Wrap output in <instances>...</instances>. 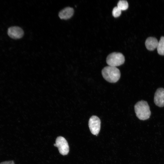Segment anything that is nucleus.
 <instances>
[{
	"label": "nucleus",
	"mask_w": 164,
	"mask_h": 164,
	"mask_svg": "<svg viewBox=\"0 0 164 164\" xmlns=\"http://www.w3.org/2000/svg\"><path fill=\"white\" fill-rule=\"evenodd\" d=\"M134 109L136 116L140 120H145L150 118L151 112L146 101L144 100L138 101L135 105Z\"/></svg>",
	"instance_id": "f257e3e1"
},
{
	"label": "nucleus",
	"mask_w": 164,
	"mask_h": 164,
	"mask_svg": "<svg viewBox=\"0 0 164 164\" xmlns=\"http://www.w3.org/2000/svg\"><path fill=\"white\" fill-rule=\"evenodd\" d=\"M7 33L11 38L18 39L21 38L24 34V32L20 27L17 26L10 27L8 29Z\"/></svg>",
	"instance_id": "423d86ee"
},
{
	"label": "nucleus",
	"mask_w": 164,
	"mask_h": 164,
	"mask_svg": "<svg viewBox=\"0 0 164 164\" xmlns=\"http://www.w3.org/2000/svg\"><path fill=\"white\" fill-rule=\"evenodd\" d=\"M54 145L58 148L60 153L63 155H67L69 152V148L68 143L66 139L63 137L60 136L57 137Z\"/></svg>",
	"instance_id": "20e7f679"
},
{
	"label": "nucleus",
	"mask_w": 164,
	"mask_h": 164,
	"mask_svg": "<svg viewBox=\"0 0 164 164\" xmlns=\"http://www.w3.org/2000/svg\"><path fill=\"white\" fill-rule=\"evenodd\" d=\"M102 74L103 78L110 83H115L120 78V70L116 67L108 66L104 67L102 70Z\"/></svg>",
	"instance_id": "f03ea898"
},
{
	"label": "nucleus",
	"mask_w": 164,
	"mask_h": 164,
	"mask_svg": "<svg viewBox=\"0 0 164 164\" xmlns=\"http://www.w3.org/2000/svg\"><path fill=\"white\" fill-rule=\"evenodd\" d=\"M88 125L93 134L97 135L98 134L101 128V121L98 117L95 115L91 117L89 121Z\"/></svg>",
	"instance_id": "39448f33"
},
{
	"label": "nucleus",
	"mask_w": 164,
	"mask_h": 164,
	"mask_svg": "<svg viewBox=\"0 0 164 164\" xmlns=\"http://www.w3.org/2000/svg\"><path fill=\"white\" fill-rule=\"evenodd\" d=\"M73 13L74 10L73 8L67 7L60 12L59 16L61 19H68L73 16Z\"/></svg>",
	"instance_id": "6e6552de"
},
{
	"label": "nucleus",
	"mask_w": 164,
	"mask_h": 164,
	"mask_svg": "<svg viewBox=\"0 0 164 164\" xmlns=\"http://www.w3.org/2000/svg\"><path fill=\"white\" fill-rule=\"evenodd\" d=\"M154 102L159 107L164 106V88L160 87L157 89L154 94Z\"/></svg>",
	"instance_id": "0eeeda50"
},
{
	"label": "nucleus",
	"mask_w": 164,
	"mask_h": 164,
	"mask_svg": "<svg viewBox=\"0 0 164 164\" xmlns=\"http://www.w3.org/2000/svg\"><path fill=\"white\" fill-rule=\"evenodd\" d=\"M117 7L121 10H126L128 7V3L125 0H120L118 3Z\"/></svg>",
	"instance_id": "9b49d317"
},
{
	"label": "nucleus",
	"mask_w": 164,
	"mask_h": 164,
	"mask_svg": "<svg viewBox=\"0 0 164 164\" xmlns=\"http://www.w3.org/2000/svg\"><path fill=\"white\" fill-rule=\"evenodd\" d=\"M125 61L124 56L120 53H111L106 58V62L109 66L115 67L123 64Z\"/></svg>",
	"instance_id": "7ed1b4c3"
},
{
	"label": "nucleus",
	"mask_w": 164,
	"mask_h": 164,
	"mask_svg": "<svg viewBox=\"0 0 164 164\" xmlns=\"http://www.w3.org/2000/svg\"><path fill=\"white\" fill-rule=\"evenodd\" d=\"M121 10L117 6L115 7L112 10V15L114 17H117L121 15Z\"/></svg>",
	"instance_id": "f8f14e48"
},
{
	"label": "nucleus",
	"mask_w": 164,
	"mask_h": 164,
	"mask_svg": "<svg viewBox=\"0 0 164 164\" xmlns=\"http://www.w3.org/2000/svg\"><path fill=\"white\" fill-rule=\"evenodd\" d=\"M158 43L157 39L155 38L152 37L147 38L145 43L146 48L150 51H153L157 48Z\"/></svg>",
	"instance_id": "1a4fd4ad"
},
{
	"label": "nucleus",
	"mask_w": 164,
	"mask_h": 164,
	"mask_svg": "<svg viewBox=\"0 0 164 164\" xmlns=\"http://www.w3.org/2000/svg\"><path fill=\"white\" fill-rule=\"evenodd\" d=\"M158 53L162 56L164 55V37L161 36L158 41L157 48Z\"/></svg>",
	"instance_id": "9d476101"
},
{
	"label": "nucleus",
	"mask_w": 164,
	"mask_h": 164,
	"mask_svg": "<svg viewBox=\"0 0 164 164\" xmlns=\"http://www.w3.org/2000/svg\"><path fill=\"white\" fill-rule=\"evenodd\" d=\"M0 164H15L13 161H5L2 162Z\"/></svg>",
	"instance_id": "ddd939ff"
}]
</instances>
